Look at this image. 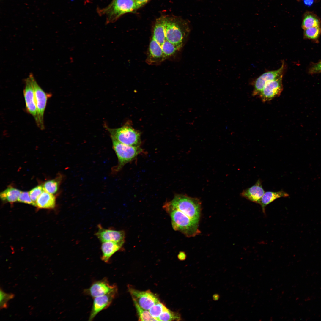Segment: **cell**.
<instances>
[{
    "instance_id": "6da1fadb",
    "label": "cell",
    "mask_w": 321,
    "mask_h": 321,
    "mask_svg": "<svg viewBox=\"0 0 321 321\" xmlns=\"http://www.w3.org/2000/svg\"><path fill=\"white\" fill-rule=\"evenodd\" d=\"M163 207L171 217L174 230L180 231L188 237L195 236L200 233L198 222L174 207L169 202L165 204Z\"/></svg>"
},
{
    "instance_id": "7a4b0ae2",
    "label": "cell",
    "mask_w": 321,
    "mask_h": 321,
    "mask_svg": "<svg viewBox=\"0 0 321 321\" xmlns=\"http://www.w3.org/2000/svg\"><path fill=\"white\" fill-rule=\"evenodd\" d=\"M169 202L174 207L199 223L201 212V203L199 199L185 195L177 194Z\"/></svg>"
},
{
    "instance_id": "3957f363",
    "label": "cell",
    "mask_w": 321,
    "mask_h": 321,
    "mask_svg": "<svg viewBox=\"0 0 321 321\" xmlns=\"http://www.w3.org/2000/svg\"><path fill=\"white\" fill-rule=\"evenodd\" d=\"M136 9L135 0H113L107 7L99 10L100 14L107 17L106 23L116 21L122 15L132 12Z\"/></svg>"
},
{
    "instance_id": "277c9868",
    "label": "cell",
    "mask_w": 321,
    "mask_h": 321,
    "mask_svg": "<svg viewBox=\"0 0 321 321\" xmlns=\"http://www.w3.org/2000/svg\"><path fill=\"white\" fill-rule=\"evenodd\" d=\"M113 147L118 160V163L115 169L116 171L120 170L128 163L135 159L143 152L140 147H134L122 143L111 138Z\"/></svg>"
},
{
    "instance_id": "5b68a950",
    "label": "cell",
    "mask_w": 321,
    "mask_h": 321,
    "mask_svg": "<svg viewBox=\"0 0 321 321\" xmlns=\"http://www.w3.org/2000/svg\"><path fill=\"white\" fill-rule=\"evenodd\" d=\"M106 128L113 138L123 144L128 145L140 147V135L137 131L130 126L125 125L117 128Z\"/></svg>"
},
{
    "instance_id": "8992f818",
    "label": "cell",
    "mask_w": 321,
    "mask_h": 321,
    "mask_svg": "<svg viewBox=\"0 0 321 321\" xmlns=\"http://www.w3.org/2000/svg\"><path fill=\"white\" fill-rule=\"evenodd\" d=\"M30 78L34 90L35 100L38 115V127L43 130L44 128V115L48 99L52 96L50 93H46L38 84L32 74H30Z\"/></svg>"
},
{
    "instance_id": "52a82bcc",
    "label": "cell",
    "mask_w": 321,
    "mask_h": 321,
    "mask_svg": "<svg viewBox=\"0 0 321 321\" xmlns=\"http://www.w3.org/2000/svg\"><path fill=\"white\" fill-rule=\"evenodd\" d=\"M128 289L134 303L144 309L148 310L160 301L157 296L150 290L140 291L129 286Z\"/></svg>"
},
{
    "instance_id": "ba28073f",
    "label": "cell",
    "mask_w": 321,
    "mask_h": 321,
    "mask_svg": "<svg viewBox=\"0 0 321 321\" xmlns=\"http://www.w3.org/2000/svg\"><path fill=\"white\" fill-rule=\"evenodd\" d=\"M116 291H118L117 286L115 284H111L107 278H104L94 282L83 292L85 295L94 298Z\"/></svg>"
},
{
    "instance_id": "9c48e42d",
    "label": "cell",
    "mask_w": 321,
    "mask_h": 321,
    "mask_svg": "<svg viewBox=\"0 0 321 321\" xmlns=\"http://www.w3.org/2000/svg\"><path fill=\"white\" fill-rule=\"evenodd\" d=\"M283 76L282 75L265 84L259 95L262 102L269 101L280 95L283 90Z\"/></svg>"
},
{
    "instance_id": "30bf717a",
    "label": "cell",
    "mask_w": 321,
    "mask_h": 321,
    "mask_svg": "<svg viewBox=\"0 0 321 321\" xmlns=\"http://www.w3.org/2000/svg\"><path fill=\"white\" fill-rule=\"evenodd\" d=\"M284 62L279 69L268 71L263 73L256 78L253 83L252 95L259 96L265 84L268 82L278 78L283 75L284 69Z\"/></svg>"
},
{
    "instance_id": "8fae6325",
    "label": "cell",
    "mask_w": 321,
    "mask_h": 321,
    "mask_svg": "<svg viewBox=\"0 0 321 321\" xmlns=\"http://www.w3.org/2000/svg\"><path fill=\"white\" fill-rule=\"evenodd\" d=\"M117 293L118 291H116L94 298L89 321L92 320L100 312L108 307L116 297Z\"/></svg>"
},
{
    "instance_id": "7c38bea8",
    "label": "cell",
    "mask_w": 321,
    "mask_h": 321,
    "mask_svg": "<svg viewBox=\"0 0 321 321\" xmlns=\"http://www.w3.org/2000/svg\"><path fill=\"white\" fill-rule=\"evenodd\" d=\"M23 93L26 110L27 112L34 117L37 124L38 122L37 111L34 90L29 77L25 81V86Z\"/></svg>"
},
{
    "instance_id": "4fadbf2b",
    "label": "cell",
    "mask_w": 321,
    "mask_h": 321,
    "mask_svg": "<svg viewBox=\"0 0 321 321\" xmlns=\"http://www.w3.org/2000/svg\"><path fill=\"white\" fill-rule=\"evenodd\" d=\"M97 228L95 235L102 243L113 241L124 244L125 238L124 231L105 229L100 224L98 225Z\"/></svg>"
},
{
    "instance_id": "5bb4252c",
    "label": "cell",
    "mask_w": 321,
    "mask_h": 321,
    "mask_svg": "<svg viewBox=\"0 0 321 321\" xmlns=\"http://www.w3.org/2000/svg\"><path fill=\"white\" fill-rule=\"evenodd\" d=\"M265 192L262 186V181L259 179L254 185L243 190L240 195L252 202L259 204Z\"/></svg>"
},
{
    "instance_id": "9a60e30c",
    "label": "cell",
    "mask_w": 321,
    "mask_h": 321,
    "mask_svg": "<svg viewBox=\"0 0 321 321\" xmlns=\"http://www.w3.org/2000/svg\"><path fill=\"white\" fill-rule=\"evenodd\" d=\"M101 249V260L106 263H108L111 257L122 247L123 243L113 241H107L102 243Z\"/></svg>"
},
{
    "instance_id": "2e32d148",
    "label": "cell",
    "mask_w": 321,
    "mask_h": 321,
    "mask_svg": "<svg viewBox=\"0 0 321 321\" xmlns=\"http://www.w3.org/2000/svg\"><path fill=\"white\" fill-rule=\"evenodd\" d=\"M289 196L288 193L282 190L276 192L267 191L264 194L259 204L261 206L263 213L265 214V208L267 205L278 198Z\"/></svg>"
},
{
    "instance_id": "e0dca14e",
    "label": "cell",
    "mask_w": 321,
    "mask_h": 321,
    "mask_svg": "<svg viewBox=\"0 0 321 321\" xmlns=\"http://www.w3.org/2000/svg\"><path fill=\"white\" fill-rule=\"evenodd\" d=\"M55 197L53 194L44 191L37 198L36 206L41 208H53L55 205Z\"/></svg>"
},
{
    "instance_id": "ac0fdd59",
    "label": "cell",
    "mask_w": 321,
    "mask_h": 321,
    "mask_svg": "<svg viewBox=\"0 0 321 321\" xmlns=\"http://www.w3.org/2000/svg\"><path fill=\"white\" fill-rule=\"evenodd\" d=\"M321 21L319 18L311 12H308L304 14L302 24L303 29L313 27H321Z\"/></svg>"
},
{
    "instance_id": "d6986e66",
    "label": "cell",
    "mask_w": 321,
    "mask_h": 321,
    "mask_svg": "<svg viewBox=\"0 0 321 321\" xmlns=\"http://www.w3.org/2000/svg\"><path fill=\"white\" fill-rule=\"evenodd\" d=\"M22 191L12 187H9L1 193L0 197L3 201L13 203L17 201Z\"/></svg>"
},
{
    "instance_id": "ffe728a7",
    "label": "cell",
    "mask_w": 321,
    "mask_h": 321,
    "mask_svg": "<svg viewBox=\"0 0 321 321\" xmlns=\"http://www.w3.org/2000/svg\"><path fill=\"white\" fill-rule=\"evenodd\" d=\"M181 319L180 314L171 311L167 308L163 312L158 319V321H179Z\"/></svg>"
},
{
    "instance_id": "44dd1931",
    "label": "cell",
    "mask_w": 321,
    "mask_h": 321,
    "mask_svg": "<svg viewBox=\"0 0 321 321\" xmlns=\"http://www.w3.org/2000/svg\"><path fill=\"white\" fill-rule=\"evenodd\" d=\"M321 35V27H313L304 30V38L316 40Z\"/></svg>"
},
{
    "instance_id": "7402d4cb",
    "label": "cell",
    "mask_w": 321,
    "mask_h": 321,
    "mask_svg": "<svg viewBox=\"0 0 321 321\" xmlns=\"http://www.w3.org/2000/svg\"><path fill=\"white\" fill-rule=\"evenodd\" d=\"M136 311L139 317V320L140 321H158V319L152 317L149 311L144 309L138 305L134 303Z\"/></svg>"
},
{
    "instance_id": "603a6c76",
    "label": "cell",
    "mask_w": 321,
    "mask_h": 321,
    "mask_svg": "<svg viewBox=\"0 0 321 321\" xmlns=\"http://www.w3.org/2000/svg\"><path fill=\"white\" fill-rule=\"evenodd\" d=\"M59 182L58 179L47 181L43 186L44 191L51 194L55 193L58 190Z\"/></svg>"
},
{
    "instance_id": "cb8c5ba5",
    "label": "cell",
    "mask_w": 321,
    "mask_h": 321,
    "mask_svg": "<svg viewBox=\"0 0 321 321\" xmlns=\"http://www.w3.org/2000/svg\"><path fill=\"white\" fill-rule=\"evenodd\" d=\"M167 309L163 304L159 301L152 306L148 311L152 317L158 319L163 312Z\"/></svg>"
},
{
    "instance_id": "d4e9b609",
    "label": "cell",
    "mask_w": 321,
    "mask_h": 321,
    "mask_svg": "<svg viewBox=\"0 0 321 321\" xmlns=\"http://www.w3.org/2000/svg\"><path fill=\"white\" fill-rule=\"evenodd\" d=\"M0 309L7 308L8 307V302L14 297L15 295L12 293H6L4 292L1 288L0 289Z\"/></svg>"
},
{
    "instance_id": "484cf974",
    "label": "cell",
    "mask_w": 321,
    "mask_h": 321,
    "mask_svg": "<svg viewBox=\"0 0 321 321\" xmlns=\"http://www.w3.org/2000/svg\"><path fill=\"white\" fill-rule=\"evenodd\" d=\"M44 191L43 186L38 185L32 189L29 192L32 200L36 204L37 198Z\"/></svg>"
},
{
    "instance_id": "4316f807",
    "label": "cell",
    "mask_w": 321,
    "mask_h": 321,
    "mask_svg": "<svg viewBox=\"0 0 321 321\" xmlns=\"http://www.w3.org/2000/svg\"><path fill=\"white\" fill-rule=\"evenodd\" d=\"M18 201L19 202L36 206V204L32 200L30 197L29 192H28L21 191L18 198Z\"/></svg>"
},
{
    "instance_id": "83f0119b",
    "label": "cell",
    "mask_w": 321,
    "mask_h": 321,
    "mask_svg": "<svg viewBox=\"0 0 321 321\" xmlns=\"http://www.w3.org/2000/svg\"><path fill=\"white\" fill-rule=\"evenodd\" d=\"M308 72L311 74L321 73V60L312 64L309 68Z\"/></svg>"
},
{
    "instance_id": "f1b7e54d",
    "label": "cell",
    "mask_w": 321,
    "mask_h": 321,
    "mask_svg": "<svg viewBox=\"0 0 321 321\" xmlns=\"http://www.w3.org/2000/svg\"><path fill=\"white\" fill-rule=\"evenodd\" d=\"M150 0H135L136 9H138L145 4Z\"/></svg>"
},
{
    "instance_id": "f546056e",
    "label": "cell",
    "mask_w": 321,
    "mask_h": 321,
    "mask_svg": "<svg viewBox=\"0 0 321 321\" xmlns=\"http://www.w3.org/2000/svg\"><path fill=\"white\" fill-rule=\"evenodd\" d=\"M185 254L183 252H180L178 255V259L180 260H184L186 258Z\"/></svg>"
},
{
    "instance_id": "4dcf8cb0",
    "label": "cell",
    "mask_w": 321,
    "mask_h": 321,
    "mask_svg": "<svg viewBox=\"0 0 321 321\" xmlns=\"http://www.w3.org/2000/svg\"><path fill=\"white\" fill-rule=\"evenodd\" d=\"M305 5L307 6H311L313 4L314 0H303Z\"/></svg>"
},
{
    "instance_id": "1f68e13d",
    "label": "cell",
    "mask_w": 321,
    "mask_h": 321,
    "mask_svg": "<svg viewBox=\"0 0 321 321\" xmlns=\"http://www.w3.org/2000/svg\"><path fill=\"white\" fill-rule=\"evenodd\" d=\"M213 299L215 301L218 300L220 298L219 295L217 294H215L213 295Z\"/></svg>"
},
{
    "instance_id": "d6a6232c",
    "label": "cell",
    "mask_w": 321,
    "mask_h": 321,
    "mask_svg": "<svg viewBox=\"0 0 321 321\" xmlns=\"http://www.w3.org/2000/svg\"></svg>"
}]
</instances>
